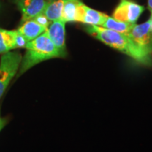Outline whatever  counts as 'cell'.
Segmentation results:
<instances>
[{
    "label": "cell",
    "instance_id": "7",
    "mask_svg": "<svg viewBox=\"0 0 152 152\" xmlns=\"http://www.w3.org/2000/svg\"><path fill=\"white\" fill-rule=\"evenodd\" d=\"M66 23L63 20L53 21L51 23L46 30L49 37L64 57H66L67 54L65 37Z\"/></svg>",
    "mask_w": 152,
    "mask_h": 152
},
{
    "label": "cell",
    "instance_id": "3",
    "mask_svg": "<svg viewBox=\"0 0 152 152\" xmlns=\"http://www.w3.org/2000/svg\"><path fill=\"white\" fill-rule=\"evenodd\" d=\"M22 56L18 52L4 53L0 59V99L20 66Z\"/></svg>",
    "mask_w": 152,
    "mask_h": 152
},
{
    "label": "cell",
    "instance_id": "12",
    "mask_svg": "<svg viewBox=\"0 0 152 152\" xmlns=\"http://www.w3.org/2000/svg\"><path fill=\"white\" fill-rule=\"evenodd\" d=\"M64 0H54L49 1L43 14L51 22L61 20L62 11Z\"/></svg>",
    "mask_w": 152,
    "mask_h": 152
},
{
    "label": "cell",
    "instance_id": "13",
    "mask_svg": "<svg viewBox=\"0 0 152 152\" xmlns=\"http://www.w3.org/2000/svg\"><path fill=\"white\" fill-rule=\"evenodd\" d=\"M80 0H64L61 20L64 22H76Z\"/></svg>",
    "mask_w": 152,
    "mask_h": 152
},
{
    "label": "cell",
    "instance_id": "16",
    "mask_svg": "<svg viewBox=\"0 0 152 152\" xmlns=\"http://www.w3.org/2000/svg\"><path fill=\"white\" fill-rule=\"evenodd\" d=\"M4 121H1V120H0V127L4 126Z\"/></svg>",
    "mask_w": 152,
    "mask_h": 152
},
{
    "label": "cell",
    "instance_id": "9",
    "mask_svg": "<svg viewBox=\"0 0 152 152\" xmlns=\"http://www.w3.org/2000/svg\"><path fill=\"white\" fill-rule=\"evenodd\" d=\"M47 29V28L37 23L33 19H30L22 23L21 26L16 30L26 40L30 42L45 33Z\"/></svg>",
    "mask_w": 152,
    "mask_h": 152
},
{
    "label": "cell",
    "instance_id": "15",
    "mask_svg": "<svg viewBox=\"0 0 152 152\" xmlns=\"http://www.w3.org/2000/svg\"><path fill=\"white\" fill-rule=\"evenodd\" d=\"M148 7L151 11V13H152V0H148Z\"/></svg>",
    "mask_w": 152,
    "mask_h": 152
},
{
    "label": "cell",
    "instance_id": "14",
    "mask_svg": "<svg viewBox=\"0 0 152 152\" xmlns=\"http://www.w3.org/2000/svg\"><path fill=\"white\" fill-rule=\"evenodd\" d=\"M33 19L35 20V21L37 22V23H39V25H41V26H44V27H45L46 28H48L49 25H50L51 23H52L48 18H47V16H45L43 13L37 15V16H35V18H33Z\"/></svg>",
    "mask_w": 152,
    "mask_h": 152
},
{
    "label": "cell",
    "instance_id": "10",
    "mask_svg": "<svg viewBox=\"0 0 152 152\" xmlns=\"http://www.w3.org/2000/svg\"><path fill=\"white\" fill-rule=\"evenodd\" d=\"M17 30H9L0 28V54H4L16 49Z\"/></svg>",
    "mask_w": 152,
    "mask_h": 152
},
{
    "label": "cell",
    "instance_id": "1",
    "mask_svg": "<svg viewBox=\"0 0 152 152\" xmlns=\"http://www.w3.org/2000/svg\"><path fill=\"white\" fill-rule=\"evenodd\" d=\"M85 30L98 40L128 55L139 64L146 66H152V56L146 54L137 46L127 35L98 26L89 25L85 28Z\"/></svg>",
    "mask_w": 152,
    "mask_h": 152
},
{
    "label": "cell",
    "instance_id": "8",
    "mask_svg": "<svg viewBox=\"0 0 152 152\" xmlns=\"http://www.w3.org/2000/svg\"><path fill=\"white\" fill-rule=\"evenodd\" d=\"M107 15L88 7L80 1L77 11L76 22L83 23L90 26H102Z\"/></svg>",
    "mask_w": 152,
    "mask_h": 152
},
{
    "label": "cell",
    "instance_id": "11",
    "mask_svg": "<svg viewBox=\"0 0 152 152\" xmlns=\"http://www.w3.org/2000/svg\"><path fill=\"white\" fill-rule=\"evenodd\" d=\"M134 24L120 21L114 19L113 17L107 16L105 21L102 25V27L128 35Z\"/></svg>",
    "mask_w": 152,
    "mask_h": 152
},
{
    "label": "cell",
    "instance_id": "4",
    "mask_svg": "<svg viewBox=\"0 0 152 152\" xmlns=\"http://www.w3.org/2000/svg\"><path fill=\"white\" fill-rule=\"evenodd\" d=\"M128 36L142 51L152 56V13L147 21L134 24Z\"/></svg>",
    "mask_w": 152,
    "mask_h": 152
},
{
    "label": "cell",
    "instance_id": "2",
    "mask_svg": "<svg viewBox=\"0 0 152 152\" xmlns=\"http://www.w3.org/2000/svg\"><path fill=\"white\" fill-rule=\"evenodd\" d=\"M25 48L26 52L22 57L19 75L44 61L54 58H64L49 37L46 31L35 39L28 42Z\"/></svg>",
    "mask_w": 152,
    "mask_h": 152
},
{
    "label": "cell",
    "instance_id": "5",
    "mask_svg": "<svg viewBox=\"0 0 152 152\" xmlns=\"http://www.w3.org/2000/svg\"><path fill=\"white\" fill-rule=\"evenodd\" d=\"M143 6L130 0H122L113 13V18L120 21L134 24L143 11Z\"/></svg>",
    "mask_w": 152,
    "mask_h": 152
},
{
    "label": "cell",
    "instance_id": "6",
    "mask_svg": "<svg viewBox=\"0 0 152 152\" xmlns=\"http://www.w3.org/2000/svg\"><path fill=\"white\" fill-rule=\"evenodd\" d=\"M49 1L47 0H16L18 8L22 14V23L43 13Z\"/></svg>",
    "mask_w": 152,
    "mask_h": 152
},
{
    "label": "cell",
    "instance_id": "17",
    "mask_svg": "<svg viewBox=\"0 0 152 152\" xmlns=\"http://www.w3.org/2000/svg\"><path fill=\"white\" fill-rule=\"evenodd\" d=\"M3 127H4V126H1V127H0V130H1V128H3Z\"/></svg>",
    "mask_w": 152,
    "mask_h": 152
}]
</instances>
